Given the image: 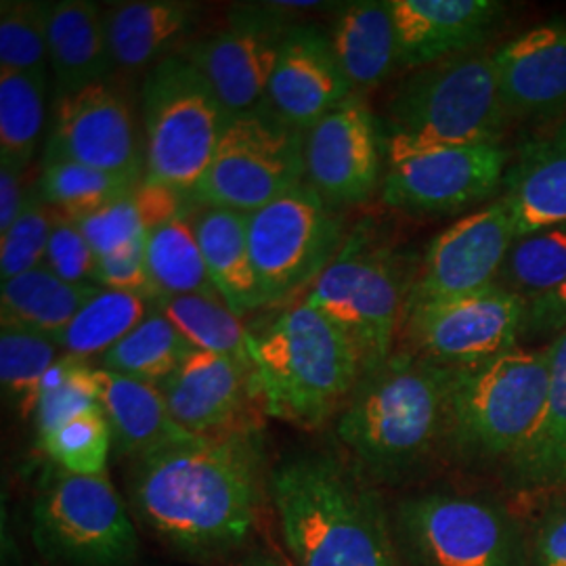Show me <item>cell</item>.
Instances as JSON below:
<instances>
[{
  "label": "cell",
  "mask_w": 566,
  "mask_h": 566,
  "mask_svg": "<svg viewBox=\"0 0 566 566\" xmlns=\"http://www.w3.org/2000/svg\"><path fill=\"white\" fill-rule=\"evenodd\" d=\"M103 11L88 0L44 2L49 65L57 84L55 95L107 81L114 70Z\"/></svg>",
  "instance_id": "cell-25"
},
{
  "label": "cell",
  "mask_w": 566,
  "mask_h": 566,
  "mask_svg": "<svg viewBox=\"0 0 566 566\" xmlns=\"http://www.w3.org/2000/svg\"><path fill=\"white\" fill-rule=\"evenodd\" d=\"M60 214L42 200L39 191H32L25 200L15 223L0 235V275L9 282L21 273L44 264L46 245Z\"/></svg>",
  "instance_id": "cell-42"
},
{
  "label": "cell",
  "mask_w": 566,
  "mask_h": 566,
  "mask_svg": "<svg viewBox=\"0 0 566 566\" xmlns=\"http://www.w3.org/2000/svg\"><path fill=\"white\" fill-rule=\"evenodd\" d=\"M329 39L355 95L380 86L399 65V39L388 2L344 4Z\"/></svg>",
  "instance_id": "cell-27"
},
{
  "label": "cell",
  "mask_w": 566,
  "mask_h": 566,
  "mask_svg": "<svg viewBox=\"0 0 566 566\" xmlns=\"http://www.w3.org/2000/svg\"><path fill=\"white\" fill-rule=\"evenodd\" d=\"M388 139L411 145H502L510 116L493 53L470 51L413 70L386 103Z\"/></svg>",
  "instance_id": "cell-5"
},
{
  "label": "cell",
  "mask_w": 566,
  "mask_h": 566,
  "mask_svg": "<svg viewBox=\"0 0 566 566\" xmlns=\"http://www.w3.org/2000/svg\"><path fill=\"white\" fill-rule=\"evenodd\" d=\"M565 280L566 224H556L518 238L507 252L497 283L531 304Z\"/></svg>",
  "instance_id": "cell-34"
},
{
  "label": "cell",
  "mask_w": 566,
  "mask_h": 566,
  "mask_svg": "<svg viewBox=\"0 0 566 566\" xmlns=\"http://www.w3.org/2000/svg\"><path fill=\"white\" fill-rule=\"evenodd\" d=\"M259 432L196 437L137 460L133 504L145 525L189 556H214L252 535L263 497Z\"/></svg>",
  "instance_id": "cell-1"
},
{
  "label": "cell",
  "mask_w": 566,
  "mask_h": 566,
  "mask_svg": "<svg viewBox=\"0 0 566 566\" xmlns=\"http://www.w3.org/2000/svg\"><path fill=\"white\" fill-rule=\"evenodd\" d=\"M95 283H99L105 290L139 294L156 301V290L147 264V238L102 256L97 263Z\"/></svg>",
  "instance_id": "cell-45"
},
{
  "label": "cell",
  "mask_w": 566,
  "mask_h": 566,
  "mask_svg": "<svg viewBox=\"0 0 566 566\" xmlns=\"http://www.w3.org/2000/svg\"><path fill=\"white\" fill-rule=\"evenodd\" d=\"M382 200L392 210L446 217L486 202L502 185L510 154L502 145L386 142Z\"/></svg>",
  "instance_id": "cell-11"
},
{
  "label": "cell",
  "mask_w": 566,
  "mask_h": 566,
  "mask_svg": "<svg viewBox=\"0 0 566 566\" xmlns=\"http://www.w3.org/2000/svg\"><path fill=\"white\" fill-rule=\"evenodd\" d=\"M193 346L156 306L120 343L99 357L102 369L160 386L187 359Z\"/></svg>",
  "instance_id": "cell-32"
},
{
  "label": "cell",
  "mask_w": 566,
  "mask_h": 566,
  "mask_svg": "<svg viewBox=\"0 0 566 566\" xmlns=\"http://www.w3.org/2000/svg\"><path fill=\"white\" fill-rule=\"evenodd\" d=\"M304 177V133L261 109L227 120L193 198L203 206L252 214L303 185Z\"/></svg>",
  "instance_id": "cell-10"
},
{
  "label": "cell",
  "mask_w": 566,
  "mask_h": 566,
  "mask_svg": "<svg viewBox=\"0 0 566 566\" xmlns=\"http://www.w3.org/2000/svg\"><path fill=\"white\" fill-rule=\"evenodd\" d=\"M566 329V280L546 296L535 303L526 304L523 338H546L560 336Z\"/></svg>",
  "instance_id": "cell-46"
},
{
  "label": "cell",
  "mask_w": 566,
  "mask_h": 566,
  "mask_svg": "<svg viewBox=\"0 0 566 566\" xmlns=\"http://www.w3.org/2000/svg\"><path fill=\"white\" fill-rule=\"evenodd\" d=\"M502 187L518 238L566 224V120L521 145Z\"/></svg>",
  "instance_id": "cell-23"
},
{
  "label": "cell",
  "mask_w": 566,
  "mask_h": 566,
  "mask_svg": "<svg viewBox=\"0 0 566 566\" xmlns=\"http://www.w3.org/2000/svg\"><path fill=\"white\" fill-rule=\"evenodd\" d=\"M405 539L422 566H512V535L486 502L434 493L401 507Z\"/></svg>",
  "instance_id": "cell-18"
},
{
  "label": "cell",
  "mask_w": 566,
  "mask_h": 566,
  "mask_svg": "<svg viewBox=\"0 0 566 566\" xmlns=\"http://www.w3.org/2000/svg\"><path fill=\"white\" fill-rule=\"evenodd\" d=\"M49 49L44 2L2 0L0 4V72L46 81Z\"/></svg>",
  "instance_id": "cell-40"
},
{
  "label": "cell",
  "mask_w": 566,
  "mask_h": 566,
  "mask_svg": "<svg viewBox=\"0 0 566 566\" xmlns=\"http://www.w3.org/2000/svg\"><path fill=\"white\" fill-rule=\"evenodd\" d=\"M537 566H566V510L554 514L537 535Z\"/></svg>",
  "instance_id": "cell-48"
},
{
  "label": "cell",
  "mask_w": 566,
  "mask_h": 566,
  "mask_svg": "<svg viewBox=\"0 0 566 566\" xmlns=\"http://www.w3.org/2000/svg\"><path fill=\"white\" fill-rule=\"evenodd\" d=\"M103 413L122 455H145L164 447L196 439L168 411L160 386L142 382L97 367Z\"/></svg>",
  "instance_id": "cell-26"
},
{
  "label": "cell",
  "mask_w": 566,
  "mask_h": 566,
  "mask_svg": "<svg viewBox=\"0 0 566 566\" xmlns=\"http://www.w3.org/2000/svg\"><path fill=\"white\" fill-rule=\"evenodd\" d=\"M380 160L376 118L361 95L348 97L304 135V181L334 210L376 193Z\"/></svg>",
  "instance_id": "cell-19"
},
{
  "label": "cell",
  "mask_w": 566,
  "mask_h": 566,
  "mask_svg": "<svg viewBox=\"0 0 566 566\" xmlns=\"http://www.w3.org/2000/svg\"><path fill=\"white\" fill-rule=\"evenodd\" d=\"M353 95L329 34L311 23H292L269 82L264 109L306 135Z\"/></svg>",
  "instance_id": "cell-20"
},
{
  "label": "cell",
  "mask_w": 566,
  "mask_h": 566,
  "mask_svg": "<svg viewBox=\"0 0 566 566\" xmlns=\"http://www.w3.org/2000/svg\"><path fill=\"white\" fill-rule=\"evenodd\" d=\"M99 256L86 242L78 223L57 219L46 245L44 264L51 273L70 283H95ZM97 285V283H95Z\"/></svg>",
  "instance_id": "cell-44"
},
{
  "label": "cell",
  "mask_w": 566,
  "mask_h": 566,
  "mask_svg": "<svg viewBox=\"0 0 566 566\" xmlns=\"http://www.w3.org/2000/svg\"><path fill=\"white\" fill-rule=\"evenodd\" d=\"M238 566H283L277 563V560H273V558H266V556H252V558H248V560H243Z\"/></svg>",
  "instance_id": "cell-49"
},
{
  "label": "cell",
  "mask_w": 566,
  "mask_h": 566,
  "mask_svg": "<svg viewBox=\"0 0 566 566\" xmlns=\"http://www.w3.org/2000/svg\"><path fill=\"white\" fill-rule=\"evenodd\" d=\"M142 182V181H139ZM137 181L74 163L46 164L42 170L39 193L61 219L78 223L103 206L130 193Z\"/></svg>",
  "instance_id": "cell-37"
},
{
  "label": "cell",
  "mask_w": 566,
  "mask_h": 566,
  "mask_svg": "<svg viewBox=\"0 0 566 566\" xmlns=\"http://www.w3.org/2000/svg\"><path fill=\"white\" fill-rule=\"evenodd\" d=\"M53 338L2 325L0 329V382L2 392L23 418H34L41 382L49 367L60 359Z\"/></svg>",
  "instance_id": "cell-38"
},
{
  "label": "cell",
  "mask_w": 566,
  "mask_h": 566,
  "mask_svg": "<svg viewBox=\"0 0 566 566\" xmlns=\"http://www.w3.org/2000/svg\"><path fill=\"white\" fill-rule=\"evenodd\" d=\"M413 275L399 254L374 242L359 224L308 285L303 303L343 327L359 348L367 371L395 353Z\"/></svg>",
  "instance_id": "cell-7"
},
{
  "label": "cell",
  "mask_w": 566,
  "mask_h": 566,
  "mask_svg": "<svg viewBox=\"0 0 566 566\" xmlns=\"http://www.w3.org/2000/svg\"><path fill=\"white\" fill-rule=\"evenodd\" d=\"M32 537L61 566H128L139 552L137 528L107 474L61 472L34 504Z\"/></svg>",
  "instance_id": "cell-9"
},
{
  "label": "cell",
  "mask_w": 566,
  "mask_h": 566,
  "mask_svg": "<svg viewBox=\"0 0 566 566\" xmlns=\"http://www.w3.org/2000/svg\"><path fill=\"white\" fill-rule=\"evenodd\" d=\"M154 306L193 348L254 365L250 355V332L243 327L242 317H238L221 296H160L154 301Z\"/></svg>",
  "instance_id": "cell-33"
},
{
  "label": "cell",
  "mask_w": 566,
  "mask_h": 566,
  "mask_svg": "<svg viewBox=\"0 0 566 566\" xmlns=\"http://www.w3.org/2000/svg\"><path fill=\"white\" fill-rule=\"evenodd\" d=\"M142 107L145 181L193 196L229 120L219 97L200 70L177 53L145 76Z\"/></svg>",
  "instance_id": "cell-8"
},
{
  "label": "cell",
  "mask_w": 566,
  "mask_h": 566,
  "mask_svg": "<svg viewBox=\"0 0 566 566\" xmlns=\"http://www.w3.org/2000/svg\"><path fill=\"white\" fill-rule=\"evenodd\" d=\"M535 485L566 483V329L549 343V390L546 416L535 443L518 462Z\"/></svg>",
  "instance_id": "cell-35"
},
{
  "label": "cell",
  "mask_w": 566,
  "mask_h": 566,
  "mask_svg": "<svg viewBox=\"0 0 566 566\" xmlns=\"http://www.w3.org/2000/svg\"><path fill=\"white\" fill-rule=\"evenodd\" d=\"M133 191L78 221L86 242L99 259L149 235Z\"/></svg>",
  "instance_id": "cell-43"
},
{
  "label": "cell",
  "mask_w": 566,
  "mask_h": 566,
  "mask_svg": "<svg viewBox=\"0 0 566 566\" xmlns=\"http://www.w3.org/2000/svg\"><path fill=\"white\" fill-rule=\"evenodd\" d=\"M42 451L76 476H103L114 447L112 428L103 411L78 416L39 439Z\"/></svg>",
  "instance_id": "cell-41"
},
{
  "label": "cell",
  "mask_w": 566,
  "mask_h": 566,
  "mask_svg": "<svg viewBox=\"0 0 566 566\" xmlns=\"http://www.w3.org/2000/svg\"><path fill=\"white\" fill-rule=\"evenodd\" d=\"M93 411H103L97 367L72 355H61L41 382L34 424L39 439L61 424Z\"/></svg>",
  "instance_id": "cell-39"
},
{
  "label": "cell",
  "mask_w": 566,
  "mask_h": 566,
  "mask_svg": "<svg viewBox=\"0 0 566 566\" xmlns=\"http://www.w3.org/2000/svg\"><path fill=\"white\" fill-rule=\"evenodd\" d=\"M23 172L18 166L0 163V235L15 223L28 200L21 182Z\"/></svg>",
  "instance_id": "cell-47"
},
{
  "label": "cell",
  "mask_w": 566,
  "mask_h": 566,
  "mask_svg": "<svg viewBox=\"0 0 566 566\" xmlns=\"http://www.w3.org/2000/svg\"><path fill=\"white\" fill-rule=\"evenodd\" d=\"M250 355L264 413L313 430L343 411L364 376L359 348L324 313L298 303L250 332Z\"/></svg>",
  "instance_id": "cell-4"
},
{
  "label": "cell",
  "mask_w": 566,
  "mask_h": 566,
  "mask_svg": "<svg viewBox=\"0 0 566 566\" xmlns=\"http://www.w3.org/2000/svg\"><path fill=\"white\" fill-rule=\"evenodd\" d=\"M269 493L296 566H397L382 510L338 460H287Z\"/></svg>",
  "instance_id": "cell-3"
},
{
  "label": "cell",
  "mask_w": 566,
  "mask_h": 566,
  "mask_svg": "<svg viewBox=\"0 0 566 566\" xmlns=\"http://www.w3.org/2000/svg\"><path fill=\"white\" fill-rule=\"evenodd\" d=\"M248 238L264 304L315 282L343 248V219L304 181L248 214Z\"/></svg>",
  "instance_id": "cell-12"
},
{
  "label": "cell",
  "mask_w": 566,
  "mask_h": 566,
  "mask_svg": "<svg viewBox=\"0 0 566 566\" xmlns=\"http://www.w3.org/2000/svg\"><path fill=\"white\" fill-rule=\"evenodd\" d=\"M160 390L172 420L193 437L252 434L261 428L264 405L254 365L193 348Z\"/></svg>",
  "instance_id": "cell-17"
},
{
  "label": "cell",
  "mask_w": 566,
  "mask_h": 566,
  "mask_svg": "<svg viewBox=\"0 0 566 566\" xmlns=\"http://www.w3.org/2000/svg\"><path fill=\"white\" fill-rule=\"evenodd\" d=\"M516 240V227L504 198L465 214L428 245L424 261L413 275L407 308L465 296L497 283Z\"/></svg>",
  "instance_id": "cell-16"
},
{
  "label": "cell",
  "mask_w": 566,
  "mask_h": 566,
  "mask_svg": "<svg viewBox=\"0 0 566 566\" xmlns=\"http://www.w3.org/2000/svg\"><path fill=\"white\" fill-rule=\"evenodd\" d=\"M453 430V369L395 350L364 371L344 405L336 434L376 476H395L441 446Z\"/></svg>",
  "instance_id": "cell-2"
},
{
  "label": "cell",
  "mask_w": 566,
  "mask_h": 566,
  "mask_svg": "<svg viewBox=\"0 0 566 566\" xmlns=\"http://www.w3.org/2000/svg\"><path fill=\"white\" fill-rule=\"evenodd\" d=\"M103 15L114 70L135 74L179 53L200 7L182 0H128L109 4Z\"/></svg>",
  "instance_id": "cell-24"
},
{
  "label": "cell",
  "mask_w": 566,
  "mask_h": 566,
  "mask_svg": "<svg viewBox=\"0 0 566 566\" xmlns=\"http://www.w3.org/2000/svg\"><path fill=\"white\" fill-rule=\"evenodd\" d=\"M147 264L156 298L182 294L221 296L208 273L193 221L185 214L147 235Z\"/></svg>",
  "instance_id": "cell-31"
},
{
  "label": "cell",
  "mask_w": 566,
  "mask_h": 566,
  "mask_svg": "<svg viewBox=\"0 0 566 566\" xmlns=\"http://www.w3.org/2000/svg\"><path fill=\"white\" fill-rule=\"evenodd\" d=\"M399 65L420 70L430 63L476 51L504 7L491 0H388Z\"/></svg>",
  "instance_id": "cell-22"
},
{
  "label": "cell",
  "mask_w": 566,
  "mask_h": 566,
  "mask_svg": "<svg viewBox=\"0 0 566 566\" xmlns=\"http://www.w3.org/2000/svg\"><path fill=\"white\" fill-rule=\"evenodd\" d=\"M46 81L0 72V160L25 166L34 158L44 126Z\"/></svg>",
  "instance_id": "cell-36"
},
{
  "label": "cell",
  "mask_w": 566,
  "mask_h": 566,
  "mask_svg": "<svg viewBox=\"0 0 566 566\" xmlns=\"http://www.w3.org/2000/svg\"><path fill=\"white\" fill-rule=\"evenodd\" d=\"M97 290L95 283L65 282L46 266H39L2 282L0 319L2 325L57 340Z\"/></svg>",
  "instance_id": "cell-29"
},
{
  "label": "cell",
  "mask_w": 566,
  "mask_h": 566,
  "mask_svg": "<svg viewBox=\"0 0 566 566\" xmlns=\"http://www.w3.org/2000/svg\"><path fill=\"white\" fill-rule=\"evenodd\" d=\"M154 301L139 294L99 287L55 340L63 355L102 357L151 313Z\"/></svg>",
  "instance_id": "cell-30"
},
{
  "label": "cell",
  "mask_w": 566,
  "mask_h": 566,
  "mask_svg": "<svg viewBox=\"0 0 566 566\" xmlns=\"http://www.w3.org/2000/svg\"><path fill=\"white\" fill-rule=\"evenodd\" d=\"M525 308L500 283L465 296L409 306L401 325L403 350L451 369L481 364L518 346Z\"/></svg>",
  "instance_id": "cell-13"
},
{
  "label": "cell",
  "mask_w": 566,
  "mask_h": 566,
  "mask_svg": "<svg viewBox=\"0 0 566 566\" xmlns=\"http://www.w3.org/2000/svg\"><path fill=\"white\" fill-rule=\"evenodd\" d=\"M74 163L128 181L145 179V142L133 105L109 81L55 95L46 164Z\"/></svg>",
  "instance_id": "cell-14"
},
{
  "label": "cell",
  "mask_w": 566,
  "mask_h": 566,
  "mask_svg": "<svg viewBox=\"0 0 566 566\" xmlns=\"http://www.w3.org/2000/svg\"><path fill=\"white\" fill-rule=\"evenodd\" d=\"M290 21L275 7H243L233 11L221 30L182 46L229 118L254 114L266 107L269 82L282 51Z\"/></svg>",
  "instance_id": "cell-15"
},
{
  "label": "cell",
  "mask_w": 566,
  "mask_h": 566,
  "mask_svg": "<svg viewBox=\"0 0 566 566\" xmlns=\"http://www.w3.org/2000/svg\"><path fill=\"white\" fill-rule=\"evenodd\" d=\"M549 390V344L514 346L481 364L453 369L455 446L516 464L535 443Z\"/></svg>",
  "instance_id": "cell-6"
},
{
  "label": "cell",
  "mask_w": 566,
  "mask_h": 566,
  "mask_svg": "<svg viewBox=\"0 0 566 566\" xmlns=\"http://www.w3.org/2000/svg\"><path fill=\"white\" fill-rule=\"evenodd\" d=\"M510 120H544L566 109V21L531 28L493 51Z\"/></svg>",
  "instance_id": "cell-21"
},
{
  "label": "cell",
  "mask_w": 566,
  "mask_h": 566,
  "mask_svg": "<svg viewBox=\"0 0 566 566\" xmlns=\"http://www.w3.org/2000/svg\"><path fill=\"white\" fill-rule=\"evenodd\" d=\"M193 227L202 245L208 273L227 306L238 317L264 306L250 254L248 214L203 206Z\"/></svg>",
  "instance_id": "cell-28"
}]
</instances>
